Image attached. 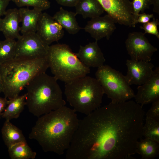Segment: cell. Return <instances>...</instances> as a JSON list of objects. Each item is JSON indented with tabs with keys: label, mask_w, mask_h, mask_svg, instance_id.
Here are the masks:
<instances>
[{
	"label": "cell",
	"mask_w": 159,
	"mask_h": 159,
	"mask_svg": "<svg viewBox=\"0 0 159 159\" xmlns=\"http://www.w3.org/2000/svg\"><path fill=\"white\" fill-rule=\"evenodd\" d=\"M145 112L132 100L110 102L79 120L67 159H134Z\"/></svg>",
	"instance_id": "1"
},
{
	"label": "cell",
	"mask_w": 159,
	"mask_h": 159,
	"mask_svg": "<svg viewBox=\"0 0 159 159\" xmlns=\"http://www.w3.org/2000/svg\"><path fill=\"white\" fill-rule=\"evenodd\" d=\"M79 120L73 109L64 106L38 117L29 138L44 152L62 155L69 147Z\"/></svg>",
	"instance_id": "2"
},
{
	"label": "cell",
	"mask_w": 159,
	"mask_h": 159,
	"mask_svg": "<svg viewBox=\"0 0 159 159\" xmlns=\"http://www.w3.org/2000/svg\"><path fill=\"white\" fill-rule=\"evenodd\" d=\"M57 80L44 72L35 76L25 87L26 105L34 116L39 117L65 105Z\"/></svg>",
	"instance_id": "3"
},
{
	"label": "cell",
	"mask_w": 159,
	"mask_h": 159,
	"mask_svg": "<svg viewBox=\"0 0 159 159\" xmlns=\"http://www.w3.org/2000/svg\"><path fill=\"white\" fill-rule=\"evenodd\" d=\"M49 68L47 57L14 58L0 65L5 97L9 100L19 95L35 76L46 72Z\"/></svg>",
	"instance_id": "4"
},
{
	"label": "cell",
	"mask_w": 159,
	"mask_h": 159,
	"mask_svg": "<svg viewBox=\"0 0 159 159\" xmlns=\"http://www.w3.org/2000/svg\"><path fill=\"white\" fill-rule=\"evenodd\" d=\"M104 94L96 78L87 75L66 83V100L76 112L87 115L101 106Z\"/></svg>",
	"instance_id": "5"
},
{
	"label": "cell",
	"mask_w": 159,
	"mask_h": 159,
	"mask_svg": "<svg viewBox=\"0 0 159 159\" xmlns=\"http://www.w3.org/2000/svg\"><path fill=\"white\" fill-rule=\"evenodd\" d=\"M46 57L54 76L65 83L90 73V68L80 61L67 44L49 46Z\"/></svg>",
	"instance_id": "6"
},
{
	"label": "cell",
	"mask_w": 159,
	"mask_h": 159,
	"mask_svg": "<svg viewBox=\"0 0 159 159\" xmlns=\"http://www.w3.org/2000/svg\"><path fill=\"white\" fill-rule=\"evenodd\" d=\"M95 75L104 94L111 102H121L134 98V91L125 76L110 66L103 65L97 68Z\"/></svg>",
	"instance_id": "7"
},
{
	"label": "cell",
	"mask_w": 159,
	"mask_h": 159,
	"mask_svg": "<svg viewBox=\"0 0 159 159\" xmlns=\"http://www.w3.org/2000/svg\"><path fill=\"white\" fill-rule=\"evenodd\" d=\"M49 46L44 42L36 33L22 34L16 41L14 58L46 57Z\"/></svg>",
	"instance_id": "8"
},
{
	"label": "cell",
	"mask_w": 159,
	"mask_h": 159,
	"mask_svg": "<svg viewBox=\"0 0 159 159\" xmlns=\"http://www.w3.org/2000/svg\"><path fill=\"white\" fill-rule=\"evenodd\" d=\"M125 43L128 54L131 59L134 60L150 62L157 50L150 43L145 34L140 32L130 33Z\"/></svg>",
	"instance_id": "9"
},
{
	"label": "cell",
	"mask_w": 159,
	"mask_h": 159,
	"mask_svg": "<svg viewBox=\"0 0 159 159\" xmlns=\"http://www.w3.org/2000/svg\"><path fill=\"white\" fill-rule=\"evenodd\" d=\"M105 11L116 23L135 27L132 2L130 0H97Z\"/></svg>",
	"instance_id": "10"
},
{
	"label": "cell",
	"mask_w": 159,
	"mask_h": 159,
	"mask_svg": "<svg viewBox=\"0 0 159 159\" xmlns=\"http://www.w3.org/2000/svg\"><path fill=\"white\" fill-rule=\"evenodd\" d=\"M36 33L45 43L49 45L63 38L64 31L62 26L46 12L42 13L38 22Z\"/></svg>",
	"instance_id": "11"
},
{
	"label": "cell",
	"mask_w": 159,
	"mask_h": 159,
	"mask_svg": "<svg viewBox=\"0 0 159 159\" xmlns=\"http://www.w3.org/2000/svg\"><path fill=\"white\" fill-rule=\"evenodd\" d=\"M115 23L114 19L107 14L91 19L84 29L96 41L104 38L108 40L116 29Z\"/></svg>",
	"instance_id": "12"
},
{
	"label": "cell",
	"mask_w": 159,
	"mask_h": 159,
	"mask_svg": "<svg viewBox=\"0 0 159 159\" xmlns=\"http://www.w3.org/2000/svg\"><path fill=\"white\" fill-rule=\"evenodd\" d=\"M126 65L127 72L125 77L130 85H140L144 83L152 75L154 67L150 62L131 59L126 60Z\"/></svg>",
	"instance_id": "13"
},
{
	"label": "cell",
	"mask_w": 159,
	"mask_h": 159,
	"mask_svg": "<svg viewBox=\"0 0 159 159\" xmlns=\"http://www.w3.org/2000/svg\"><path fill=\"white\" fill-rule=\"evenodd\" d=\"M134 98L136 102L143 106L159 99V67L153 70L149 78L139 85Z\"/></svg>",
	"instance_id": "14"
},
{
	"label": "cell",
	"mask_w": 159,
	"mask_h": 159,
	"mask_svg": "<svg viewBox=\"0 0 159 159\" xmlns=\"http://www.w3.org/2000/svg\"><path fill=\"white\" fill-rule=\"evenodd\" d=\"M80 61L88 67H99L105 61L103 53L97 41L90 42L85 46L80 45L78 52L75 53Z\"/></svg>",
	"instance_id": "15"
},
{
	"label": "cell",
	"mask_w": 159,
	"mask_h": 159,
	"mask_svg": "<svg viewBox=\"0 0 159 159\" xmlns=\"http://www.w3.org/2000/svg\"><path fill=\"white\" fill-rule=\"evenodd\" d=\"M3 18L0 19V32L5 39H15L21 36L19 34L21 18L19 9H9L6 11Z\"/></svg>",
	"instance_id": "16"
},
{
	"label": "cell",
	"mask_w": 159,
	"mask_h": 159,
	"mask_svg": "<svg viewBox=\"0 0 159 159\" xmlns=\"http://www.w3.org/2000/svg\"><path fill=\"white\" fill-rule=\"evenodd\" d=\"M19 9L21 22L20 32L22 34L36 33L42 11L35 8L30 9L28 7H21Z\"/></svg>",
	"instance_id": "17"
},
{
	"label": "cell",
	"mask_w": 159,
	"mask_h": 159,
	"mask_svg": "<svg viewBox=\"0 0 159 159\" xmlns=\"http://www.w3.org/2000/svg\"><path fill=\"white\" fill-rule=\"evenodd\" d=\"M76 15L75 13L69 11L61 7L53 17L69 34H75L82 29L77 21Z\"/></svg>",
	"instance_id": "18"
},
{
	"label": "cell",
	"mask_w": 159,
	"mask_h": 159,
	"mask_svg": "<svg viewBox=\"0 0 159 159\" xmlns=\"http://www.w3.org/2000/svg\"><path fill=\"white\" fill-rule=\"evenodd\" d=\"M75 7L76 14L84 19L100 16L105 11L97 0H80Z\"/></svg>",
	"instance_id": "19"
},
{
	"label": "cell",
	"mask_w": 159,
	"mask_h": 159,
	"mask_svg": "<svg viewBox=\"0 0 159 159\" xmlns=\"http://www.w3.org/2000/svg\"><path fill=\"white\" fill-rule=\"evenodd\" d=\"M1 132L4 141L8 148L16 143L26 142L22 131L13 124L10 120H6Z\"/></svg>",
	"instance_id": "20"
},
{
	"label": "cell",
	"mask_w": 159,
	"mask_h": 159,
	"mask_svg": "<svg viewBox=\"0 0 159 159\" xmlns=\"http://www.w3.org/2000/svg\"><path fill=\"white\" fill-rule=\"evenodd\" d=\"M26 94L9 100V103L2 112L1 117L10 120L18 118L26 105Z\"/></svg>",
	"instance_id": "21"
},
{
	"label": "cell",
	"mask_w": 159,
	"mask_h": 159,
	"mask_svg": "<svg viewBox=\"0 0 159 159\" xmlns=\"http://www.w3.org/2000/svg\"><path fill=\"white\" fill-rule=\"evenodd\" d=\"M136 153L140 155L142 159H154L159 155V143L147 138L138 140Z\"/></svg>",
	"instance_id": "22"
},
{
	"label": "cell",
	"mask_w": 159,
	"mask_h": 159,
	"mask_svg": "<svg viewBox=\"0 0 159 159\" xmlns=\"http://www.w3.org/2000/svg\"><path fill=\"white\" fill-rule=\"evenodd\" d=\"M9 156L11 159H34L37 155L26 142L15 144L8 148Z\"/></svg>",
	"instance_id": "23"
},
{
	"label": "cell",
	"mask_w": 159,
	"mask_h": 159,
	"mask_svg": "<svg viewBox=\"0 0 159 159\" xmlns=\"http://www.w3.org/2000/svg\"><path fill=\"white\" fill-rule=\"evenodd\" d=\"M16 43L13 39H5L0 41V65L14 58Z\"/></svg>",
	"instance_id": "24"
},
{
	"label": "cell",
	"mask_w": 159,
	"mask_h": 159,
	"mask_svg": "<svg viewBox=\"0 0 159 159\" xmlns=\"http://www.w3.org/2000/svg\"><path fill=\"white\" fill-rule=\"evenodd\" d=\"M142 135L159 143V121L146 117Z\"/></svg>",
	"instance_id": "25"
},
{
	"label": "cell",
	"mask_w": 159,
	"mask_h": 159,
	"mask_svg": "<svg viewBox=\"0 0 159 159\" xmlns=\"http://www.w3.org/2000/svg\"><path fill=\"white\" fill-rule=\"evenodd\" d=\"M18 7L31 6L43 11L49 9L50 2L48 0H11Z\"/></svg>",
	"instance_id": "26"
},
{
	"label": "cell",
	"mask_w": 159,
	"mask_h": 159,
	"mask_svg": "<svg viewBox=\"0 0 159 159\" xmlns=\"http://www.w3.org/2000/svg\"><path fill=\"white\" fill-rule=\"evenodd\" d=\"M134 24L140 12L144 13L150 4L148 0H133L132 2Z\"/></svg>",
	"instance_id": "27"
},
{
	"label": "cell",
	"mask_w": 159,
	"mask_h": 159,
	"mask_svg": "<svg viewBox=\"0 0 159 159\" xmlns=\"http://www.w3.org/2000/svg\"><path fill=\"white\" fill-rule=\"evenodd\" d=\"M153 18L152 21L144 24L142 26H140V28L144 30V34L148 33L153 35L159 39V33L158 29V26L159 24V21L154 17Z\"/></svg>",
	"instance_id": "28"
},
{
	"label": "cell",
	"mask_w": 159,
	"mask_h": 159,
	"mask_svg": "<svg viewBox=\"0 0 159 159\" xmlns=\"http://www.w3.org/2000/svg\"><path fill=\"white\" fill-rule=\"evenodd\" d=\"M146 117L159 121V99L152 102L151 106L147 112Z\"/></svg>",
	"instance_id": "29"
},
{
	"label": "cell",
	"mask_w": 159,
	"mask_h": 159,
	"mask_svg": "<svg viewBox=\"0 0 159 159\" xmlns=\"http://www.w3.org/2000/svg\"><path fill=\"white\" fill-rule=\"evenodd\" d=\"M153 17L154 15L152 14H146L145 13L139 14L138 15L135 24H136L138 23H143V24L146 23L149 21L150 19Z\"/></svg>",
	"instance_id": "30"
},
{
	"label": "cell",
	"mask_w": 159,
	"mask_h": 159,
	"mask_svg": "<svg viewBox=\"0 0 159 159\" xmlns=\"http://www.w3.org/2000/svg\"><path fill=\"white\" fill-rule=\"evenodd\" d=\"M80 0H56L59 4L64 6L75 7Z\"/></svg>",
	"instance_id": "31"
},
{
	"label": "cell",
	"mask_w": 159,
	"mask_h": 159,
	"mask_svg": "<svg viewBox=\"0 0 159 159\" xmlns=\"http://www.w3.org/2000/svg\"><path fill=\"white\" fill-rule=\"evenodd\" d=\"M11 0H0V19L4 15L6 9Z\"/></svg>",
	"instance_id": "32"
},
{
	"label": "cell",
	"mask_w": 159,
	"mask_h": 159,
	"mask_svg": "<svg viewBox=\"0 0 159 159\" xmlns=\"http://www.w3.org/2000/svg\"><path fill=\"white\" fill-rule=\"evenodd\" d=\"M9 100L5 97H0V118L2 114L9 103Z\"/></svg>",
	"instance_id": "33"
},
{
	"label": "cell",
	"mask_w": 159,
	"mask_h": 159,
	"mask_svg": "<svg viewBox=\"0 0 159 159\" xmlns=\"http://www.w3.org/2000/svg\"><path fill=\"white\" fill-rule=\"evenodd\" d=\"M150 5L153 6V11L159 14V0H148Z\"/></svg>",
	"instance_id": "34"
},
{
	"label": "cell",
	"mask_w": 159,
	"mask_h": 159,
	"mask_svg": "<svg viewBox=\"0 0 159 159\" xmlns=\"http://www.w3.org/2000/svg\"><path fill=\"white\" fill-rule=\"evenodd\" d=\"M3 84L0 70V93L3 91Z\"/></svg>",
	"instance_id": "35"
}]
</instances>
